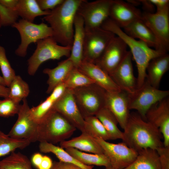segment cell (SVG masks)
<instances>
[{"mask_svg": "<svg viewBox=\"0 0 169 169\" xmlns=\"http://www.w3.org/2000/svg\"><path fill=\"white\" fill-rule=\"evenodd\" d=\"M124 130L123 142L137 152L146 148L156 150L164 146L159 129L138 114L131 113Z\"/></svg>", "mask_w": 169, "mask_h": 169, "instance_id": "6da1fadb", "label": "cell"}, {"mask_svg": "<svg viewBox=\"0 0 169 169\" xmlns=\"http://www.w3.org/2000/svg\"><path fill=\"white\" fill-rule=\"evenodd\" d=\"M83 0H64L44 19L50 25L52 38L63 46H72L74 35V21L78 8Z\"/></svg>", "mask_w": 169, "mask_h": 169, "instance_id": "7a4b0ae2", "label": "cell"}, {"mask_svg": "<svg viewBox=\"0 0 169 169\" xmlns=\"http://www.w3.org/2000/svg\"><path fill=\"white\" fill-rule=\"evenodd\" d=\"M100 27L120 38L130 48V51L137 68V88L141 87L146 79V69L150 61L166 53L153 49L143 41L129 36L109 18L103 23Z\"/></svg>", "mask_w": 169, "mask_h": 169, "instance_id": "3957f363", "label": "cell"}, {"mask_svg": "<svg viewBox=\"0 0 169 169\" xmlns=\"http://www.w3.org/2000/svg\"><path fill=\"white\" fill-rule=\"evenodd\" d=\"M76 129L64 116L52 109L39 124L38 141L60 143L71 137Z\"/></svg>", "mask_w": 169, "mask_h": 169, "instance_id": "277c9868", "label": "cell"}, {"mask_svg": "<svg viewBox=\"0 0 169 169\" xmlns=\"http://www.w3.org/2000/svg\"><path fill=\"white\" fill-rule=\"evenodd\" d=\"M36 49L28 60V72L30 75L35 74L40 65L50 60H59L64 56L69 58L72 46L58 45L52 38L49 37L38 40Z\"/></svg>", "mask_w": 169, "mask_h": 169, "instance_id": "5b68a950", "label": "cell"}, {"mask_svg": "<svg viewBox=\"0 0 169 169\" xmlns=\"http://www.w3.org/2000/svg\"><path fill=\"white\" fill-rule=\"evenodd\" d=\"M72 90L77 105L84 118L95 115L105 107L106 91L96 84Z\"/></svg>", "mask_w": 169, "mask_h": 169, "instance_id": "8992f818", "label": "cell"}, {"mask_svg": "<svg viewBox=\"0 0 169 169\" xmlns=\"http://www.w3.org/2000/svg\"><path fill=\"white\" fill-rule=\"evenodd\" d=\"M168 90H162L151 85L146 79L142 85L131 94H128L129 108L136 110L146 120L150 108L157 102L168 97Z\"/></svg>", "mask_w": 169, "mask_h": 169, "instance_id": "52a82bcc", "label": "cell"}, {"mask_svg": "<svg viewBox=\"0 0 169 169\" xmlns=\"http://www.w3.org/2000/svg\"><path fill=\"white\" fill-rule=\"evenodd\" d=\"M12 27L17 29L20 35L21 43L15 53L21 57L26 56L28 47L30 44L52 37L53 35L51 27L43 22L37 24L21 19Z\"/></svg>", "mask_w": 169, "mask_h": 169, "instance_id": "ba28073f", "label": "cell"}, {"mask_svg": "<svg viewBox=\"0 0 169 169\" xmlns=\"http://www.w3.org/2000/svg\"><path fill=\"white\" fill-rule=\"evenodd\" d=\"M115 36L101 27L85 29L82 60L95 64Z\"/></svg>", "mask_w": 169, "mask_h": 169, "instance_id": "9c48e42d", "label": "cell"}, {"mask_svg": "<svg viewBox=\"0 0 169 169\" xmlns=\"http://www.w3.org/2000/svg\"><path fill=\"white\" fill-rule=\"evenodd\" d=\"M112 0H97L88 2L83 0L76 14L83 18L85 30L100 28L109 18Z\"/></svg>", "mask_w": 169, "mask_h": 169, "instance_id": "30bf717a", "label": "cell"}, {"mask_svg": "<svg viewBox=\"0 0 169 169\" xmlns=\"http://www.w3.org/2000/svg\"><path fill=\"white\" fill-rule=\"evenodd\" d=\"M22 100L17 120L8 135L12 138L27 140L30 143L38 141L39 124L32 118L26 99Z\"/></svg>", "mask_w": 169, "mask_h": 169, "instance_id": "8fae6325", "label": "cell"}, {"mask_svg": "<svg viewBox=\"0 0 169 169\" xmlns=\"http://www.w3.org/2000/svg\"><path fill=\"white\" fill-rule=\"evenodd\" d=\"M141 19L150 29L164 52L169 49V7L156 10V13L144 12Z\"/></svg>", "mask_w": 169, "mask_h": 169, "instance_id": "7c38bea8", "label": "cell"}, {"mask_svg": "<svg viewBox=\"0 0 169 169\" xmlns=\"http://www.w3.org/2000/svg\"><path fill=\"white\" fill-rule=\"evenodd\" d=\"M109 159L111 166L116 169H124L135 160L138 152L122 142L117 144L109 142L100 138H95Z\"/></svg>", "mask_w": 169, "mask_h": 169, "instance_id": "4fadbf2b", "label": "cell"}, {"mask_svg": "<svg viewBox=\"0 0 169 169\" xmlns=\"http://www.w3.org/2000/svg\"><path fill=\"white\" fill-rule=\"evenodd\" d=\"M127 47L122 39L115 36L95 64L110 75L120 64L126 55L128 51Z\"/></svg>", "mask_w": 169, "mask_h": 169, "instance_id": "5bb4252c", "label": "cell"}, {"mask_svg": "<svg viewBox=\"0 0 169 169\" xmlns=\"http://www.w3.org/2000/svg\"><path fill=\"white\" fill-rule=\"evenodd\" d=\"M52 109L62 115L76 129L84 132V119L77 105L72 90L67 89Z\"/></svg>", "mask_w": 169, "mask_h": 169, "instance_id": "9a60e30c", "label": "cell"}, {"mask_svg": "<svg viewBox=\"0 0 169 169\" xmlns=\"http://www.w3.org/2000/svg\"><path fill=\"white\" fill-rule=\"evenodd\" d=\"M146 119L159 129L163 136L164 146H169L168 97L153 105L147 112Z\"/></svg>", "mask_w": 169, "mask_h": 169, "instance_id": "2e32d148", "label": "cell"}, {"mask_svg": "<svg viewBox=\"0 0 169 169\" xmlns=\"http://www.w3.org/2000/svg\"><path fill=\"white\" fill-rule=\"evenodd\" d=\"M105 107L112 113L120 127L124 129L131 114L128 94L122 90L116 92L106 91Z\"/></svg>", "mask_w": 169, "mask_h": 169, "instance_id": "e0dca14e", "label": "cell"}, {"mask_svg": "<svg viewBox=\"0 0 169 169\" xmlns=\"http://www.w3.org/2000/svg\"><path fill=\"white\" fill-rule=\"evenodd\" d=\"M132 56L130 51L116 69L110 75L120 90L128 94L137 88V78L133 73Z\"/></svg>", "mask_w": 169, "mask_h": 169, "instance_id": "ac0fdd59", "label": "cell"}, {"mask_svg": "<svg viewBox=\"0 0 169 169\" xmlns=\"http://www.w3.org/2000/svg\"><path fill=\"white\" fill-rule=\"evenodd\" d=\"M140 10L127 2L112 0L110 8L109 18L120 28H124L141 18Z\"/></svg>", "mask_w": 169, "mask_h": 169, "instance_id": "d6986e66", "label": "cell"}, {"mask_svg": "<svg viewBox=\"0 0 169 169\" xmlns=\"http://www.w3.org/2000/svg\"><path fill=\"white\" fill-rule=\"evenodd\" d=\"M77 69L106 91L121 90L110 75L95 64L82 60Z\"/></svg>", "mask_w": 169, "mask_h": 169, "instance_id": "ffe728a7", "label": "cell"}, {"mask_svg": "<svg viewBox=\"0 0 169 169\" xmlns=\"http://www.w3.org/2000/svg\"><path fill=\"white\" fill-rule=\"evenodd\" d=\"M123 28L124 32L130 37L139 39L151 48L165 52L162 49L153 33L141 18L135 20Z\"/></svg>", "mask_w": 169, "mask_h": 169, "instance_id": "44dd1931", "label": "cell"}, {"mask_svg": "<svg viewBox=\"0 0 169 169\" xmlns=\"http://www.w3.org/2000/svg\"><path fill=\"white\" fill-rule=\"evenodd\" d=\"M85 34L84 20L76 14L74 21V35L71 54L68 58L77 68L83 60V46Z\"/></svg>", "mask_w": 169, "mask_h": 169, "instance_id": "7402d4cb", "label": "cell"}, {"mask_svg": "<svg viewBox=\"0 0 169 169\" xmlns=\"http://www.w3.org/2000/svg\"><path fill=\"white\" fill-rule=\"evenodd\" d=\"M75 68L69 58L58 63L53 69L45 68L43 72L48 76V88L46 92L50 93L58 85L64 83L70 72Z\"/></svg>", "mask_w": 169, "mask_h": 169, "instance_id": "603a6c76", "label": "cell"}, {"mask_svg": "<svg viewBox=\"0 0 169 169\" xmlns=\"http://www.w3.org/2000/svg\"><path fill=\"white\" fill-rule=\"evenodd\" d=\"M169 69V55L164 54L152 59L146 69V80L152 86L158 89L162 78Z\"/></svg>", "mask_w": 169, "mask_h": 169, "instance_id": "cb8c5ba5", "label": "cell"}, {"mask_svg": "<svg viewBox=\"0 0 169 169\" xmlns=\"http://www.w3.org/2000/svg\"><path fill=\"white\" fill-rule=\"evenodd\" d=\"M60 145L64 149L72 147L94 154L104 153L103 149L95 138L85 132H82L79 136L69 140L62 141L60 143Z\"/></svg>", "mask_w": 169, "mask_h": 169, "instance_id": "d4e9b609", "label": "cell"}, {"mask_svg": "<svg viewBox=\"0 0 169 169\" xmlns=\"http://www.w3.org/2000/svg\"><path fill=\"white\" fill-rule=\"evenodd\" d=\"M124 169H161V168L156 150L146 148L138 151L134 161Z\"/></svg>", "mask_w": 169, "mask_h": 169, "instance_id": "484cf974", "label": "cell"}, {"mask_svg": "<svg viewBox=\"0 0 169 169\" xmlns=\"http://www.w3.org/2000/svg\"><path fill=\"white\" fill-rule=\"evenodd\" d=\"M15 9L19 17L31 23H33L36 17L47 15L50 12V10H42L36 0H18Z\"/></svg>", "mask_w": 169, "mask_h": 169, "instance_id": "4316f807", "label": "cell"}, {"mask_svg": "<svg viewBox=\"0 0 169 169\" xmlns=\"http://www.w3.org/2000/svg\"><path fill=\"white\" fill-rule=\"evenodd\" d=\"M39 142V149L41 152L52 153L59 159V161L72 164L83 169H93L94 166H88L82 164L60 147L46 142Z\"/></svg>", "mask_w": 169, "mask_h": 169, "instance_id": "83f0119b", "label": "cell"}, {"mask_svg": "<svg viewBox=\"0 0 169 169\" xmlns=\"http://www.w3.org/2000/svg\"><path fill=\"white\" fill-rule=\"evenodd\" d=\"M65 149L68 153L84 165L103 166L105 167L111 166L109 159L104 153H88L72 147Z\"/></svg>", "mask_w": 169, "mask_h": 169, "instance_id": "f1b7e54d", "label": "cell"}, {"mask_svg": "<svg viewBox=\"0 0 169 169\" xmlns=\"http://www.w3.org/2000/svg\"><path fill=\"white\" fill-rule=\"evenodd\" d=\"M102 123L110 135L111 140L122 139L123 132L118 128V122L112 113L105 107L95 115Z\"/></svg>", "mask_w": 169, "mask_h": 169, "instance_id": "f546056e", "label": "cell"}, {"mask_svg": "<svg viewBox=\"0 0 169 169\" xmlns=\"http://www.w3.org/2000/svg\"><path fill=\"white\" fill-rule=\"evenodd\" d=\"M84 119V131L82 132L95 138H100L106 141L111 140L105 128L95 115L86 117Z\"/></svg>", "mask_w": 169, "mask_h": 169, "instance_id": "4dcf8cb0", "label": "cell"}, {"mask_svg": "<svg viewBox=\"0 0 169 169\" xmlns=\"http://www.w3.org/2000/svg\"><path fill=\"white\" fill-rule=\"evenodd\" d=\"M0 169H33L28 157L19 152L11 153L0 161Z\"/></svg>", "mask_w": 169, "mask_h": 169, "instance_id": "1f68e13d", "label": "cell"}, {"mask_svg": "<svg viewBox=\"0 0 169 169\" xmlns=\"http://www.w3.org/2000/svg\"><path fill=\"white\" fill-rule=\"evenodd\" d=\"M30 143L27 140L12 138L0 130V157L10 154L16 149H23Z\"/></svg>", "mask_w": 169, "mask_h": 169, "instance_id": "d6a6232c", "label": "cell"}, {"mask_svg": "<svg viewBox=\"0 0 169 169\" xmlns=\"http://www.w3.org/2000/svg\"><path fill=\"white\" fill-rule=\"evenodd\" d=\"M8 88V98L18 103L26 99L30 92L28 84L19 75L15 76Z\"/></svg>", "mask_w": 169, "mask_h": 169, "instance_id": "836d02e7", "label": "cell"}, {"mask_svg": "<svg viewBox=\"0 0 169 169\" xmlns=\"http://www.w3.org/2000/svg\"><path fill=\"white\" fill-rule=\"evenodd\" d=\"M64 83L67 89L71 90L95 84L92 80L76 68L70 72Z\"/></svg>", "mask_w": 169, "mask_h": 169, "instance_id": "e575fe53", "label": "cell"}, {"mask_svg": "<svg viewBox=\"0 0 169 169\" xmlns=\"http://www.w3.org/2000/svg\"><path fill=\"white\" fill-rule=\"evenodd\" d=\"M57 100H58L50 94L43 102L30 108V113L33 119L39 124L52 109L54 105Z\"/></svg>", "mask_w": 169, "mask_h": 169, "instance_id": "d590c367", "label": "cell"}, {"mask_svg": "<svg viewBox=\"0 0 169 169\" xmlns=\"http://www.w3.org/2000/svg\"><path fill=\"white\" fill-rule=\"evenodd\" d=\"M0 68L5 86L9 87L16 75L7 57L4 48L1 46H0Z\"/></svg>", "mask_w": 169, "mask_h": 169, "instance_id": "8d00e7d4", "label": "cell"}, {"mask_svg": "<svg viewBox=\"0 0 169 169\" xmlns=\"http://www.w3.org/2000/svg\"><path fill=\"white\" fill-rule=\"evenodd\" d=\"M20 105L9 98L0 102V117H8L18 114Z\"/></svg>", "mask_w": 169, "mask_h": 169, "instance_id": "74e56055", "label": "cell"}, {"mask_svg": "<svg viewBox=\"0 0 169 169\" xmlns=\"http://www.w3.org/2000/svg\"><path fill=\"white\" fill-rule=\"evenodd\" d=\"M19 16L15 9L7 8L0 3V20L2 26H12Z\"/></svg>", "mask_w": 169, "mask_h": 169, "instance_id": "f35d334b", "label": "cell"}, {"mask_svg": "<svg viewBox=\"0 0 169 169\" xmlns=\"http://www.w3.org/2000/svg\"><path fill=\"white\" fill-rule=\"evenodd\" d=\"M156 150L159 156L161 169H169V146H163Z\"/></svg>", "mask_w": 169, "mask_h": 169, "instance_id": "ab89813d", "label": "cell"}, {"mask_svg": "<svg viewBox=\"0 0 169 169\" xmlns=\"http://www.w3.org/2000/svg\"><path fill=\"white\" fill-rule=\"evenodd\" d=\"M64 0H36L43 11L52 10L61 4Z\"/></svg>", "mask_w": 169, "mask_h": 169, "instance_id": "60d3db41", "label": "cell"}, {"mask_svg": "<svg viewBox=\"0 0 169 169\" xmlns=\"http://www.w3.org/2000/svg\"><path fill=\"white\" fill-rule=\"evenodd\" d=\"M53 162L51 158L47 156H43L42 162L38 169H50Z\"/></svg>", "mask_w": 169, "mask_h": 169, "instance_id": "b9f144b4", "label": "cell"}, {"mask_svg": "<svg viewBox=\"0 0 169 169\" xmlns=\"http://www.w3.org/2000/svg\"><path fill=\"white\" fill-rule=\"evenodd\" d=\"M151 2L156 6V10H160L169 7L168 0H150Z\"/></svg>", "mask_w": 169, "mask_h": 169, "instance_id": "7bdbcfd3", "label": "cell"}, {"mask_svg": "<svg viewBox=\"0 0 169 169\" xmlns=\"http://www.w3.org/2000/svg\"><path fill=\"white\" fill-rule=\"evenodd\" d=\"M141 4L142 5L143 8L145 11L144 12L154 13L155 6L151 2L150 0H140Z\"/></svg>", "mask_w": 169, "mask_h": 169, "instance_id": "ee69618b", "label": "cell"}, {"mask_svg": "<svg viewBox=\"0 0 169 169\" xmlns=\"http://www.w3.org/2000/svg\"><path fill=\"white\" fill-rule=\"evenodd\" d=\"M43 156L39 153H34L31 157V163L38 168L42 162Z\"/></svg>", "mask_w": 169, "mask_h": 169, "instance_id": "f6af8a7d", "label": "cell"}, {"mask_svg": "<svg viewBox=\"0 0 169 169\" xmlns=\"http://www.w3.org/2000/svg\"><path fill=\"white\" fill-rule=\"evenodd\" d=\"M18 1V0H0V3L7 8H14Z\"/></svg>", "mask_w": 169, "mask_h": 169, "instance_id": "bcb514c9", "label": "cell"}, {"mask_svg": "<svg viewBox=\"0 0 169 169\" xmlns=\"http://www.w3.org/2000/svg\"><path fill=\"white\" fill-rule=\"evenodd\" d=\"M58 162L60 169H83L72 164L60 161Z\"/></svg>", "mask_w": 169, "mask_h": 169, "instance_id": "7dc6e473", "label": "cell"}, {"mask_svg": "<svg viewBox=\"0 0 169 169\" xmlns=\"http://www.w3.org/2000/svg\"><path fill=\"white\" fill-rule=\"evenodd\" d=\"M9 88L0 84V97L5 98H8L9 94Z\"/></svg>", "mask_w": 169, "mask_h": 169, "instance_id": "c3c4849f", "label": "cell"}, {"mask_svg": "<svg viewBox=\"0 0 169 169\" xmlns=\"http://www.w3.org/2000/svg\"><path fill=\"white\" fill-rule=\"evenodd\" d=\"M50 169H60L58 161L54 162L53 166Z\"/></svg>", "mask_w": 169, "mask_h": 169, "instance_id": "681fc988", "label": "cell"}, {"mask_svg": "<svg viewBox=\"0 0 169 169\" xmlns=\"http://www.w3.org/2000/svg\"><path fill=\"white\" fill-rule=\"evenodd\" d=\"M0 84H1L5 86L3 79L2 77L0 75Z\"/></svg>", "mask_w": 169, "mask_h": 169, "instance_id": "f907efd6", "label": "cell"}, {"mask_svg": "<svg viewBox=\"0 0 169 169\" xmlns=\"http://www.w3.org/2000/svg\"><path fill=\"white\" fill-rule=\"evenodd\" d=\"M104 169H116L115 168H114L112 166H110L108 167H106Z\"/></svg>", "mask_w": 169, "mask_h": 169, "instance_id": "816d5d0a", "label": "cell"}, {"mask_svg": "<svg viewBox=\"0 0 169 169\" xmlns=\"http://www.w3.org/2000/svg\"><path fill=\"white\" fill-rule=\"evenodd\" d=\"M2 26V25H1V22H0V28Z\"/></svg>", "mask_w": 169, "mask_h": 169, "instance_id": "f5cc1de1", "label": "cell"}, {"mask_svg": "<svg viewBox=\"0 0 169 169\" xmlns=\"http://www.w3.org/2000/svg\"><path fill=\"white\" fill-rule=\"evenodd\" d=\"M0 101H1V100H0Z\"/></svg>", "mask_w": 169, "mask_h": 169, "instance_id": "db71d44e", "label": "cell"}]
</instances>
